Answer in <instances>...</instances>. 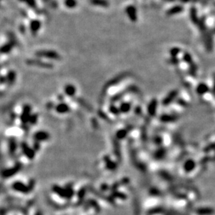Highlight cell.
<instances>
[{"instance_id": "b9f144b4", "label": "cell", "mask_w": 215, "mask_h": 215, "mask_svg": "<svg viewBox=\"0 0 215 215\" xmlns=\"http://www.w3.org/2000/svg\"><path fill=\"white\" fill-rule=\"evenodd\" d=\"M214 33H215V28H214Z\"/></svg>"}, {"instance_id": "1f68e13d", "label": "cell", "mask_w": 215, "mask_h": 215, "mask_svg": "<svg viewBox=\"0 0 215 215\" xmlns=\"http://www.w3.org/2000/svg\"><path fill=\"white\" fill-rule=\"evenodd\" d=\"M17 171H18V166L17 167H15L14 168H11V169L5 171V176H10V175H13L14 173H16Z\"/></svg>"}, {"instance_id": "d4e9b609", "label": "cell", "mask_w": 215, "mask_h": 215, "mask_svg": "<svg viewBox=\"0 0 215 215\" xmlns=\"http://www.w3.org/2000/svg\"><path fill=\"white\" fill-rule=\"evenodd\" d=\"M64 5L68 8H74L77 5V0H64Z\"/></svg>"}, {"instance_id": "4fadbf2b", "label": "cell", "mask_w": 215, "mask_h": 215, "mask_svg": "<svg viewBox=\"0 0 215 215\" xmlns=\"http://www.w3.org/2000/svg\"><path fill=\"white\" fill-rule=\"evenodd\" d=\"M12 187L14 190L21 193H27L29 192V187L20 182H15L12 185Z\"/></svg>"}, {"instance_id": "8d00e7d4", "label": "cell", "mask_w": 215, "mask_h": 215, "mask_svg": "<svg viewBox=\"0 0 215 215\" xmlns=\"http://www.w3.org/2000/svg\"><path fill=\"white\" fill-rule=\"evenodd\" d=\"M1 83L2 84H5V83H6V76L4 75H2L1 77Z\"/></svg>"}, {"instance_id": "ffe728a7", "label": "cell", "mask_w": 215, "mask_h": 215, "mask_svg": "<svg viewBox=\"0 0 215 215\" xmlns=\"http://www.w3.org/2000/svg\"><path fill=\"white\" fill-rule=\"evenodd\" d=\"M209 87L207 84H204V83H201V84H198V86L196 88V93L198 94V95H204V94L207 93L209 91Z\"/></svg>"}, {"instance_id": "f35d334b", "label": "cell", "mask_w": 215, "mask_h": 215, "mask_svg": "<svg viewBox=\"0 0 215 215\" xmlns=\"http://www.w3.org/2000/svg\"><path fill=\"white\" fill-rule=\"evenodd\" d=\"M181 2H183V3H186V2H196V0H180Z\"/></svg>"}, {"instance_id": "603a6c76", "label": "cell", "mask_w": 215, "mask_h": 215, "mask_svg": "<svg viewBox=\"0 0 215 215\" xmlns=\"http://www.w3.org/2000/svg\"><path fill=\"white\" fill-rule=\"evenodd\" d=\"M18 1L23 2L27 4V6L32 9H36L37 8V2L36 0H18Z\"/></svg>"}, {"instance_id": "e575fe53", "label": "cell", "mask_w": 215, "mask_h": 215, "mask_svg": "<svg viewBox=\"0 0 215 215\" xmlns=\"http://www.w3.org/2000/svg\"><path fill=\"white\" fill-rule=\"evenodd\" d=\"M142 109H141V107L140 106H137L135 108V112L136 114H141V112H142Z\"/></svg>"}, {"instance_id": "5b68a950", "label": "cell", "mask_w": 215, "mask_h": 215, "mask_svg": "<svg viewBox=\"0 0 215 215\" xmlns=\"http://www.w3.org/2000/svg\"><path fill=\"white\" fill-rule=\"evenodd\" d=\"M31 111H32V107H31L29 104H26L23 105L20 114V120L23 125H25L27 123H29V118L31 116H32Z\"/></svg>"}, {"instance_id": "74e56055", "label": "cell", "mask_w": 215, "mask_h": 215, "mask_svg": "<svg viewBox=\"0 0 215 215\" xmlns=\"http://www.w3.org/2000/svg\"><path fill=\"white\" fill-rule=\"evenodd\" d=\"M20 32H21L22 34H25V25H21L20 27Z\"/></svg>"}, {"instance_id": "2e32d148", "label": "cell", "mask_w": 215, "mask_h": 215, "mask_svg": "<svg viewBox=\"0 0 215 215\" xmlns=\"http://www.w3.org/2000/svg\"><path fill=\"white\" fill-rule=\"evenodd\" d=\"M89 2L92 5L102 8H108L110 5L108 0H89Z\"/></svg>"}, {"instance_id": "d6a6232c", "label": "cell", "mask_w": 215, "mask_h": 215, "mask_svg": "<svg viewBox=\"0 0 215 215\" xmlns=\"http://www.w3.org/2000/svg\"><path fill=\"white\" fill-rule=\"evenodd\" d=\"M189 65H190V69H189L190 74H192V76H195L196 75V68H197L196 64L193 63L192 64H191Z\"/></svg>"}, {"instance_id": "484cf974", "label": "cell", "mask_w": 215, "mask_h": 215, "mask_svg": "<svg viewBox=\"0 0 215 215\" xmlns=\"http://www.w3.org/2000/svg\"><path fill=\"white\" fill-rule=\"evenodd\" d=\"M198 25L199 29L201 30V32H202V34H203V36H205V34H206V32H206V26H205V23L204 18H202L199 20Z\"/></svg>"}, {"instance_id": "5bb4252c", "label": "cell", "mask_w": 215, "mask_h": 215, "mask_svg": "<svg viewBox=\"0 0 215 215\" xmlns=\"http://www.w3.org/2000/svg\"><path fill=\"white\" fill-rule=\"evenodd\" d=\"M76 87L74 86L73 84H66L64 87V93L65 95L68 96V97L72 98L74 97V95L76 94Z\"/></svg>"}, {"instance_id": "e0dca14e", "label": "cell", "mask_w": 215, "mask_h": 215, "mask_svg": "<svg viewBox=\"0 0 215 215\" xmlns=\"http://www.w3.org/2000/svg\"><path fill=\"white\" fill-rule=\"evenodd\" d=\"M34 137L35 138V139L37 140V141H46V140L49 139L50 135L49 134L46 132L38 131L37 132H36V134H35L34 136Z\"/></svg>"}, {"instance_id": "30bf717a", "label": "cell", "mask_w": 215, "mask_h": 215, "mask_svg": "<svg viewBox=\"0 0 215 215\" xmlns=\"http://www.w3.org/2000/svg\"><path fill=\"white\" fill-rule=\"evenodd\" d=\"M204 38H205L206 49L208 52L212 51V49H213V38H212V33L207 32L204 36Z\"/></svg>"}, {"instance_id": "7402d4cb", "label": "cell", "mask_w": 215, "mask_h": 215, "mask_svg": "<svg viewBox=\"0 0 215 215\" xmlns=\"http://www.w3.org/2000/svg\"><path fill=\"white\" fill-rule=\"evenodd\" d=\"M190 19L192 22L195 25H198L199 23V20L197 15L196 9L194 7H192L190 9Z\"/></svg>"}, {"instance_id": "60d3db41", "label": "cell", "mask_w": 215, "mask_h": 215, "mask_svg": "<svg viewBox=\"0 0 215 215\" xmlns=\"http://www.w3.org/2000/svg\"><path fill=\"white\" fill-rule=\"evenodd\" d=\"M167 1H168V2H173V1H175V0H167Z\"/></svg>"}, {"instance_id": "9a60e30c", "label": "cell", "mask_w": 215, "mask_h": 215, "mask_svg": "<svg viewBox=\"0 0 215 215\" xmlns=\"http://www.w3.org/2000/svg\"><path fill=\"white\" fill-rule=\"evenodd\" d=\"M15 45V44L11 42V41H8V42L4 43L1 47V53L2 54L10 53V52L12 51L13 48H14Z\"/></svg>"}, {"instance_id": "3957f363", "label": "cell", "mask_w": 215, "mask_h": 215, "mask_svg": "<svg viewBox=\"0 0 215 215\" xmlns=\"http://www.w3.org/2000/svg\"><path fill=\"white\" fill-rule=\"evenodd\" d=\"M128 76V72H123V73L119 74L118 76L115 77L114 78L111 79V80H109V82H107L106 84H105V86H104V88H103V89H102V100L104 99V93H106V91L109 89V87L113 86H114V85L118 84V83L121 82L122 80H123L124 79L126 78Z\"/></svg>"}, {"instance_id": "9c48e42d", "label": "cell", "mask_w": 215, "mask_h": 215, "mask_svg": "<svg viewBox=\"0 0 215 215\" xmlns=\"http://www.w3.org/2000/svg\"><path fill=\"white\" fill-rule=\"evenodd\" d=\"M55 111L59 114H63L68 113L70 111H71V107L67 103H65L63 102H61L59 103L56 105H55Z\"/></svg>"}, {"instance_id": "44dd1931", "label": "cell", "mask_w": 215, "mask_h": 215, "mask_svg": "<svg viewBox=\"0 0 215 215\" xmlns=\"http://www.w3.org/2000/svg\"><path fill=\"white\" fill-rule=\"evenodd\" d=\"M23 148L24 154H25L26 156H27L28 158H29V159H33V158H34L35 156L34 150H33L32 148H29V147L26 146L25 144H23Z\"/></svg>"}, {"instance_id": "7c38bea8", "label": "cell", "mask_w": 215, "mask_h": 215, "mask_svg": "<svg viewBox=\"0 0 215 215\" xmlns=\"http://www.w3.org/2000/svg\"><path fill=\"white\" fill-rule=\"evenodd\" d=\"M16 72L14 70H9L7 72V74H6V84H7L8 86H12L16 80Z\"/></svg>"}, {"instance_id": "836d02e7", "label": "cell", "mask_w": 215, "mask_h": 215, "mask_svg": "<svg viewBox=\"0 0 215 215\" xmlns=\"http://www.w3.org/2000/svg\"><path fill=\"white\" fill-rule=\"evenodd\" d=\"M168 62L173 65H177L179 63V59L177 57H171L169 59Z\"/></svg>"}, {"instance_id": "6da1fadb", "label": "cell", "mask_w": 215, "mask_h": 215, "mask_svg": "<svg viewBox=\"0 0 215 215\" xmlns=\"http://www.w3.org/2000/svg\"><path fill=\"white\" fill-rule=\"evenodd\" d=\"M139 91V88L137 86H135V85H131V86H129L126 88V89L123 90V91H121L120 92H118V93L115 94L114 95H113L112 97L111 98L110 101L112 103H114L118 102L122 99L124 97L126 94H128L129 93H138Z\"/></svg>"}, {"instance_id": "4316f807", "label": "cell", "mask_w": 215, "mask_h": 215, "mask_svg": "<svg viewBox=\"0 0 215 215\" xmlns=\"http://www.w3.org/2000/svg\"><path fill=\"white\" fill-rule=\"evenodd\" d=\"M128 135V130L126 129H120L116 132V137L118 139H123Z\"/></svg>"}, {"instance_id": "83f0119b", "label": "cell", "mask_w": 215, "mask_h": 215, "mask_svg": "<svg viewBox=\"0 0 215 215\" xmlns=\"http://www.w3.org/2000/svg\"><path fill=\"white\" fill-rule=\"evenodd\" d=\"M183 59L186 63H188V64L191 65V64H192V63H193L192 56L189 53H188V52H185V54H184Z\"/></svg>"}, {"instance_id": "ac0fdd59", "label": "cell", "mask_w": 215, "mask_h": 215, "mask_svg": "<svg viewBox=\"0 0 215 215\" xmlns=\"http://www.w3.org/2000/svg\"><path fill=\"white\" fill-rule=\"evenodd\" d=\"M119 109L120 112L123 114L128 113L132 109V103L130 102H123L120 103Z\"/></svg>"}, {"instance_id": "8992f818", "label": "cell", "mask_w": 215, "mask_h": 215, "mask_svg": "<svg viewBox=\"0 0 215 215\" xmlns=\"http://www.w3.org/2000/svg\"><path fill=\"white\" fill-rule=\"evenodd\" d=\"M127 15L129 17V19L132 22V23H136L137 21L138 17H137V8L134 5H128L126 6V9H125Z\"/></svg>"}, {"instance_id": "8fae6325", "label": "cell", "mask_w": 215, "mask_h": 215, "mask_svg": "<svg viewBox=\"0 0 215 215\" xmlns=\"http://www.w3.org/2000/svg\"><path fill=\"white\" fill-rule=\"evenodd\" d=\"M158 102L157 99H153L150 100L148 105V113L150 116H154L157 112Z\"/></svg>"}, {"instance_id": "d590c367", "label": "cell", "mask_w": 215, "mask_h": 215, "mask_svg": "<svg viewBox=\"0 0 215 215\" xmlns=\"http://www.w3.org/2000/svg\"><path fill=\"white\" fill-rule=\"evenodd\" d=\"M55 107V106H54V104L53 102H49L47 103V104H46V107H47V109H52L53 108V107Z\"/></svg>"}, {"instance_id": "cb8c5ba5", "label": "cell", "mask_w": 215, "mask_h": 215, "mask_svg": "<svg viewBox=\"0 0 215 215\" xmlns=\"http://www.w3.org/2000/svg\"><path fill=\"white\" fill-rule=\"evenodd\" d=\"M109 112L111 113L113 115H115V116H118L120 113H121L120 111L119 107L116 106L114 104H111L110 105H109Z\"/></svg>"}, {"instance_id": "7a4b0ae2", "label": "cell", "mask_w": 215, "mask_h": 215, "mask_svg": "<svg viewBox=\"0 0 215 215\" xmlns=\"http://www.w3.org/2000/svg\"><path fill=\"white\" fill-rule=\"evenodd\" d=\"M35 55L39 58H46L52 60H60L61 59L60 54L54 50H41L35 52Z\"/></svg>"}, {"instance_id": "f546056e", "label": "cell", "mask_w": 215, "mask_h": 215, "mask_svg": "<svg viewBox=\"0 0 215 215\" xmlns=\"http://www.w3.org/2000/svg\"><path fill=\"white\" fill-rule=\"evenodd\" d=\"M160 119H161V120H162V121H164V122H171V121H173V120H175V118L173 116L164 114V115L161 116Z\"/></svg>"}, {"instance_id": "ba28073f", "label": "cell", "mask_w": 215, "mask_h": 215, "mask_svg": "<svg viewBox=\"0 0 215 215\" xmlns=\"http://www.w3.org/2000/svg\"><path fill=\"white\" fill-rule=\"evenodd\" d=\"M177 94H178V91L177 90H173L170 93H168V95L164 98L163 101H162V104L164 106H167L170 103H171L176 98Z\"/></svg>"}, {"instance_id": "52a82bcc", "label": "cell", "mask_w": 215, "mask_h": 215, "mask_svg": "<svg viewBox=\"0 0 215 215\" xmlns=\"http://www.w3.org/2000/svg\"><path fill=\"white\" fill-rule=\"evenodd\" d=\"M41 27V22L38 19H33L29 23V29L32 35L36 36Z\"/></svg>"}, {"instance_id": "f1b7e54d", "label": "cell", "mask_w": 215, "mask_h": 215, "mask_svg": "<svg viewBox=\"0 0 215 215\" xmlns=\"http://www.w3.org/2000/svg\"><path fill=\"white\" fill-rule=\"evenodd\" d=\"M180 49L179 47H173L171 48V49L170 50V54L171 56V57H177V56L178 55V54L180 53Z\"/></svg>"}, {"instance_id": "277c9868", "label": "cell", "mask_w": 215, "mask_h": 215, "mask_svg": "<svg viewBox=\"0 0 215 215\" xmlns=\"http://www.w3.org/2000/svg\"><path fill=\"white\" fill-rule=\"evenodd\" d=\"M26 63L31 66H36L44 69H52L54 68L53 63L43 61L37 59H29L26 61Z\"/></svg>"}, {"instance_id": "4dcf8cb0", "label": "cell", "mask_w": 215, "mask_h": 215, "mask_svg": "<svg viewBox=\"0 0 215 215\" xmlns=\"http://www.w3.org/2000/svg\"><path fill=\"white\" fill-rule=\"evenodd\" d=\"M38 115L36 113L33 114L29 118V123L31 125H35L36 124L37 121H38Z\"/></svg>"}, {"instance_id": "ab89813d", "label": "cell", "mask_w": 215, "mask_h": 215, "mask_svg": "<svg viewBox=\"0 0 215 215\" xmlns=\"http://www.w3.org/2000/svg\"><path fill=\"white\" fill-rule=\"evenodd\" d=\"M58 98L59 99V100H61V99H62V100H63V98H64V97H63V95H59V96H58Z\"/></svg>"}, {"instance_id": "d6986e66", "label": "cell", "mask_w": 215, "mask_h": 215, "mask_svg": "<svg viewBox=\"0 0 215 215\" xmlns=\"http://www.w3.org/2000/svg\"><path fill=\"white\" fill-rule=\"evenodd\" d=\"M183 7L182 6H175L171 8L169 10L167 11L166 12V15L170 16V15H175L177 14H180L181 12L183 11Z\"/></svg>"}]
</instances>
